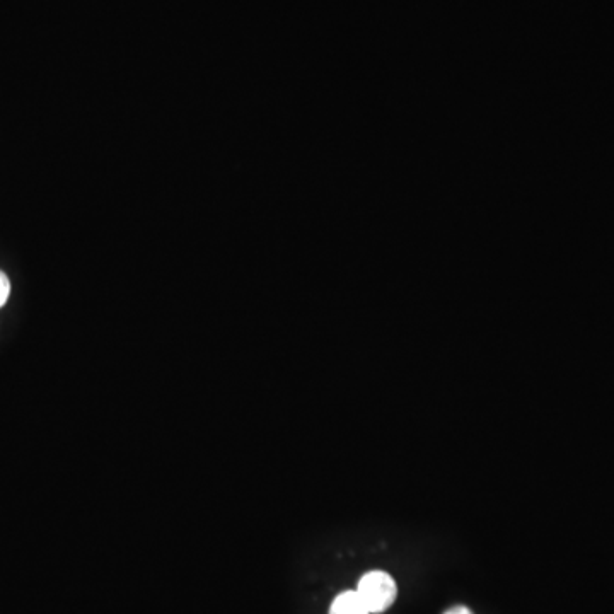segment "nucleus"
<instances>
[{
	"instance_id": "1",
	"label": "nucleus",
	"mask_w": 614,
	"mask_h": 614,
	"mask_svg": "<svg viewBox=\"0 0 614 614\" xmlns=\"http://www.w3.org/2000/svg\"><path fill=\"white\" fill-rule=\"evenodd\" d=\"M371 614L384 613L398 597V586L393 577L383 570H372L360 579L355 589Z\"/></svg>"
},
{
	"instance_id": "2",
	"label": "nucleus",
	"mask_w": 614,
	"mask_h": 614,
	"mask_svg": "<svg viewBox=\"0 0 614 614\" xmlns=\"http://www.w3.org/2000/svg\"><path fill=\"white\" fill-rule=\"evenodd\" d=\"M330 614H371L357 591H345L331 603Z\"/></svg>"
},
{
	"instance_id": "3",
	"label": "nucleus",
	"mask_w": 614,
	"mask_h": 614,
	"mask_svg": "<svg viewBox=\"0 0 614 614\" xmlns=\"http://www.w3.org/2000/svg\"><path fill=\"white\" fill-rule=\"evenodd\" d=\"M9 294H11V282L4 273L0 272V307L6 304Z\"/></svg>"
},
{
	"instance_id": "4",
	"label": "nucleus",
	"mask_w": 614,
	"mask_h": 614,
	"mask_svg": "<svg viewBox=\"0 0 614 614\" xmlns=\"http://www.w3.org/2000/svg\"><path fill=\"white\" fill-rule=\"evenodd\" d=\"M444 614H473L471 613L470 608H466V606H454V608L449 609Z\"/></svg>"
}]
</instances>
